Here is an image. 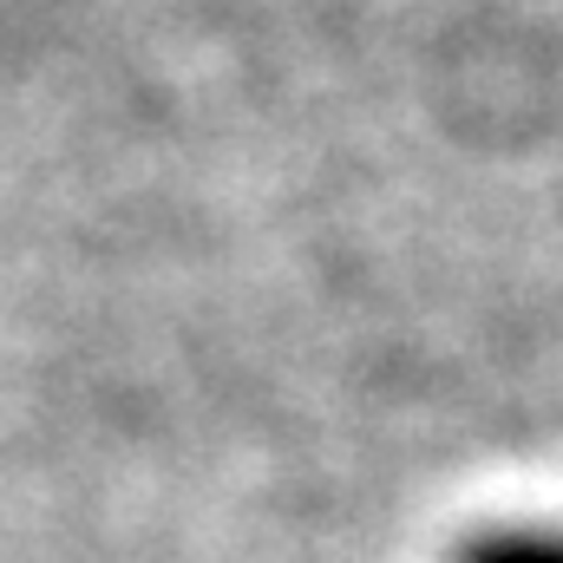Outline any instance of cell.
Segmentation results:
<instances>
[{"instance_id":"cell-1","label":"cell","mask_w":563,"mask_h":563,"mask_svg":"<svg viewBox=\"0 0 563 563\" xmlns=\"http://www.w3.org/2000/svg\"><path fill=\"white\" fill-rule=\"evenodd\" d=\"M459 563H563V538H544V531H505V538L465 544Z\"/></svg>"}]
</instances>
